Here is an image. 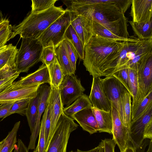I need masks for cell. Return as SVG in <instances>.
<instances>
[{"label": "cell", "instance_id": "1", "mask_svg": "<svg viewBox=\"0 0 152 152\" xmlns=\"http://www.w3.org/2000/svg\"><path fill=\"white\" fill-rule=\"evenodd\" d=\"M132 1L74 0L72 4L74 8L67 10L97 22L115 35L127 39L130 37L128 21L124 13Z\"/></svg>", "mask_w": 152, "mask_h": 152}, {"label": "cell", "instance_id": "2", "mask_svg": "<svg viewBox=\"0 0 152 152\" xmlns=\"http://www.w3.org/2000/svg\"><path fill=\"white\" fill-rule=\"evenodd\" d=\"M124 41L98 35L91 38L84 47L83 61L86 70L93 77L102 76L119 56Z\"/></svg>", "mask_w": 152, "mask_h": 152}, {"label": "cell", "instance_id": "3", "mask_svg": "<svg viewBox=\"0 0 152 152\" xmlns=\"http://www.w3.org/2000/svg\"><path fill=\"white\" fill-rule=\"evenodd\" d=\"M65 11L62 6H54L43 11L31 12L20 23L12 26V32L10 39L17 35L22 38L37 39Z\"/></svg>", "mask_w": 152, "mask_h": 152}, {"label": "cell", "instance_id": "4", "mask_svg": "<svg viewBox=\"0 0 152 152\" xmlns=\"http://www.w3.org/2000/svg\"><path fill=\"white\" fill-rule=\"evenodd\" d=\"M152 37L140 40L134 36L124 41L119 56L106 73L107 76L122 69L137 70L140 63L152 54Z\"/></svg>", "mask_w": 152, "mask_h": 152}, {"label": "cell", "instance_id": "5", "mask_svg": "<svg viewBox=\"0 0 152 152\" xmlns=\"http://www.w3.org/2000/svg\"><path fill=\"white\" fill-rule=\"evenodd\" d=\"M43 48L37 39L22 38L20 47L16 56L17 72L20 74L27 72L32 67L40 61Z\"/></svg>", "mask_w": 152, "mask_h": 152}, {"label": "cell", "instance_id": "6", "mask_svg": "<svg viewBox=\"0 0 152 152\" xmlns=\"http://www.w3.org/2000/svg\"><path fill=\"white\" fill-rule=\"evenodd\" d=\"M78 126L73 118L63 113L58 121L45 152H66L70 134Z\"/></svg>", "mask_w": 152, "mask_h": 152}, {"label": "cell", "instance_id": "7", "mask_svg": "<svg viewBox=\"0 0 152 152\" xmlns=\"http://www.w3.org/2000/svg\"><path fill=\"white\" fill-rule=\"evenodd\" d=\"M65 12L53 23L37 39L43 48L53 46L55 48L64 39L65 32L70 25L69 11Z\"/></svg>", "mask_w": 152, "mask_h": 152}, {"label": "cell", "instance_id": "8", "mask_svg": "<svg viewBox=\"0 0 152 152\" xmlns=\"http://www.w3.org/2000/svg\"><path fill=\"white\" fill-rule=\"evenodd\" d=\"M152 122V105L135 120L132 121L127 129V145L132 146L136 151L143 145L145 131L148 126Z\"/></svg>", "mask_w": 152, "mask_h": 152}, {"label": "cell", "instance_id": "9", "mask_svg": "<svg viewBox=\"0 0 152 152\" xmlns=\"http://www.w3.org/2000/svg\"><path fill=\"white\" fill-rule=\"evenodd\" d=\"M59 89L62 104L66 107L83 94L85 90L80 80L75 75H65Z\"/></svg>", "mask_w": 152, "mask_h": 152}, {"label": "cell", "instance_id": "10", "mask_svg": "<svg viewBox=\"0 0 152 152\" xmlns=\"http://www.w3.org/2000/svg\"><path fill=\"white\" fill-rule=\"evenodd\" d=\"M41 85L28 86H20L14 82L4 92L0 94V104L24 99H30L36 96Z\"/></svg>", "mask_w": 152, "mask_h": 152}, {"label": "cell", "instance_id": "11", "mask_svg": "<svg viewBox=\"0 0 152 152\" xmlns=\"http://www.w3.org/2000/svg\"><path fill=\"white\" fill-rule=\"evenodd\" d=\"M137 73L140 94L137 105L152 90V54L139 65Z\"/></svg>", "mask_w": 152, "mask_h": 152}, {"label": "cell", "instance_id": "12", "mask_svg": "<svg viewBox=\"0 0 152 152\" xmlns=\"http://www.w3.org/2000/svg\"><path fill=\"white\" fill-rule=\"evenodd\" d=\"M69 11L71 19L70 25L85 47L93 35V20L73 11Z\"/></svg>", "mask_w": 152, "mask_h": 152}, {"label": "cell", "instance_id": "13", "mask_svg": "<svg viewBox=\"0 0 152 152\" xmlns=\"http://www.w3.org/2000/svg\"><path fill=\"white\" fill-rule=\"evenodd\" d=\"M50 87V91L48 102L50 120L49 142L54 132L58 120L64 113V108L61 102L59 88Z\"/></svg>", "mask_w": 152, "mask_h": 152}, {"label": "cell", "instance_id": "14", "mask_svg": "<svg viewBox=\"0 0 152 152\" xmlns=\"http://www.w3.org/2000/svg\"><path fill=\"white\" fill-rule=\"evenodd\" d=\"M102 86L104 94L111 103V105L117 110L120 96L128 91L118 79L112 76L101 79Z\"/></svg>", "mask_w": 152, "mask_h": 152}, {"label": "cell", "instance_id": "15", "mask_svg": "<svg viewBox=\"0 0 152 152\" xmlns=\"http://www.w3.org/2000/svg\"><path fill=\"white\" fill-rule=\"evenodd\" d=\"M50 89V86L44 84L40 85L38 89V92L39 95L40 100L38 108L37 119L30 137V141L27 148L28 151L35 148L36 140L39 133L41 118L47 106Z\"/></svg>", "mask_w": 152, "mask_h": 152}, {"label": "cell", "instance_id": "16", "mask_svg": "<svg viewBox=\"0 0 152 152\" xmlns=\"http://www.w3.org/2000/svg\"><path fill=\"white\" fill-rule=\"evenodd\" d=\"M112 139L118 146L120 152L126 148L128 142L127 128L124 125L117 109L111 105Z\"/></svg>", "mask_w": 152, "mask_h": 152}, {"label": "cell", "instance_id": "17", "mask_svg": "<svg viewBox=\"0 0 152 152\" xmlns=\"http://www.w3.org/2000/svg\"><path fill=\"white\" fill-rule=\"evenodd\" d=\"M100 77H93L89 98L93 107L106 112L111 111L110 102L103 91Z\"/></svg>", "mask_w": 152, "mask_h": 152}, {"label": "cell", "instance_id": "18", "mask_svg": "<svg viewBox=\"0 0 152 152\" xmlns=\"http://www.w3.org/2000/svg\"><path fill=\"white\" fill-rule=\"evenodd\" d=\"M131 4L132 21L147 22L152 20V0H132Z\"/></svg>", "mask_w": 152, "mask_h": 152}, {"label": "cell", "instance_id": "19", "mask_svg": "<svg viewBox=\"0 0 152 152\" xmlns=\"http://www.w3.org/2000/svg\"><path fill=\"white\" fill-rule=\"evenodd\" d=\"M20 86H28L50 83V78L47 66L42 64L34 72L21 77L17 81Z\"/></svg>", "mask_w": 152, "mask_h": 152}, {"label": "cell", "instance_id": "20", "mask_svg": "<svg viewBox=\"0 0 152 152\" xmlns=\"http://www.w3.org/2000/svg\"><path fill=\"white\" fill-rule=\"evenodd\" d=\"M71 118L79 124L83 130L90 134L98 132L97 124L92 107L84 109L73 115Z\"/></svg>", "mask_w": 152, "mask_h": 152}, {"label": "cell", "instance_id": "21", "mask_svg": "<svg viewBox=\"0 0 152 152\" xmlns=\"http://www.w3.org/2000/svg\"><path fill=\"white\" fill-rule=\"evenodd\" d=\"M132 96L126 91L121 96L118 103L117 111L124 125L128 129L130 126L132 112Z\"/></svg>", "mask_w": 152, "mask_h": 152}, {"label": "cell", "instance_id": "22", "mask_svg": "<svg viewBox=\"0 0 152 152\" xmlns=\"http://www.w3.org/2000/svg\"><path fill=\"white\" fill-rule=\"evenodd\" d=\"M92 109L97 124L98 132L112 134V119L111 111L106 112L93 107Z\"/></svg>", "mask_w": 152, "mask_h": 152}, {"label": "cell", "instance_id": "23", "mask_svg": "<svg viewBox=\"0 0 152 152\" xmlns=\"http://www.w3.org/2000/svg\"><path fill=\"white\" fill-rule=\"evenodd\" d=\"M55 49L57 59L64 75H75V71L67 54L64 39Z\"/></svg>", "mask_w": 152, "mask_h": 152}, {"label": "cell", "instance_id": "24", "mask_svg": "<svg viewBox=\"0 0 152 152\" xmlns=\"http://www.w3.org/2000/svg\"><path fill=\"white\" fill-rule=\"evenodd\" d=\"M92 107L88 96L83 94L70 105L64 107L63 112L67 116L71 117L73 115L84 109Z\"/></svg>", "mask_w": 152, "mask_h": 152}, {"label": "cell", "instance_id": "25", "mask_svg": "<svg viewBox=\"0 0 152 152\" xmlns=\"http://www.w3.org/2000/svg\"><path fill=\"white\" fill-rule=\"evenodd\" d=\"M50 78V86L59 88L65 75L56 58L54 61L47 66Z\"/></svg>", "mask_w": 152, "mask_h": 152}, {"label": "cell", "instance_id": "26", "mask_svg": "<svg viewBox=\"0 0 152 152\" xmlns=\"http://www.w3.org/2000/svg\"><path fill=\"white\" fill-rule=\"evenodd\" d=\"M39 100V95L38 91L36 96L29 99L26 110V116L31 133L37 122Z\"/></svg>", "mask_w": 152, "mask_h": 152}, {"label": "cell", "instance_id": "27", "mask_svg": "<svg viewBox=\"0 0 152 152\" xmlns=\"http://www.w3.org/2000/svg\"><path fill=\"white\" fill-rule=\"evenodd\" d=\"M134 34L140 40L152 37V20L147 22H134L128 21Z\"/></svg>", "mask_w": 152, "mask_h": 152}, {"label": "cell", "instance_id": "28", "mask_svg": "<svg viewBox=\"0 0 152 152\" xmlns=\"http://www.w3.org/2000/svg\"><path fill=\"white\" fill-rule=\"evenodd\" d=\"M70 41L76 50L78 57L83 60L84 56V46L72 26L70 25L64 35V39Z\"/></svg>", "mask_w": 152, "mask_h": 152}, {"label": "cell", "instance_id": "29", "mask_svg": "<svg viewBox=\"0 0 152 152\" xmlns=\"http://www.w3.org/2000/svg\"><path fill=\"white\" fill-rule=\"evenodd\" d=\"M129 69V88L132 98V109L138 103L140 94L138 80L137 70Z\"/></svg>", "mask_w": 152, "mask_h": 152}, {"label": "cell", "instance_id": "30", "mask_svg": "<svg viewBox=\"0 0 152 152\" xmlns=\"http://www.w3.org/2000/svg\"><path fill=\"white\" fill-rule=\"evenodd\" d=\"M20 124V121L15 123L12 130L3 140V143L0 148V152H12L14 150L17 142V134Z\"/></svg>", "mask_w": 152, "mask_h": 152}, {"label": "cell", "instance_id": "31", "mask_svg": "<svg viewBox=\"0 0 152 152\" xmlns=\"http://www.w3.org/2000/svg\"><path fill=\"white\" fill-rule=\"evenodd\" d=\"M152 105V90L133 109H132L131 120L134 121Z\"/></svg>", "mask_w": 152, "mask_h": 152}, {"label": "cell", "instance_id": "32", "mask_svg": "<svg viewBox=\"0 0 152 152\" xmlns=\"http://www.w3.org/2000/svg\"><path fill=\"white\" fill-rule=\"evenodd\" d=\"M93 35H98L100 36L110 39H114L121 41L129 40L131 37L125 39L119 37L110 31L106 28L101 24L93 21Z\"/></svg>", "mask_w": 152, "mask_h": 152}, {"label": "cell", "instance_id": "33", "mask_svg": "<svg viewBox=\"0 0 152 152\" xmlns=\"http://www.w3.org/2000/svg\"><path fill=\"white\" fill-rule=\"evenodd\" d=\"M18 49L11 44L8 45L7 48L0 54V70L8 62L15 58Z\"/></svg>", "mask_w": 152, "mask_h": 152}, {"label": "cell", "instance_id": "34", "mask_svg": "<svg viewBox=\"0 0 152 152\" xmlns=\"http://www.w3.org/2000/svg\"><path fill=\"white\" fill-rule=\"evenodd\" d=\"M57 0H32L31 12H39L45 10L54 6Z\"/></svg>", "mask_w": 152, "mask_h": 152}, {"label": "cell", "instance_id": "35", "mask_svg": "<svg viewBox=\"0 0 152 152\" xmlns=\"http://www.w3.org/2000/svg\"><path fill=\"white\" fill-rule=\"evenodd\" d=\"M30 99H24L14 102L7 116L15 113H18L22 115H26V110Z\"/></svg>", "mask_w": 152, "mask_h": 152}, {"label": "cell", "instance_id": "36", "mask_svg": "<svg viewBox=\"0 0 152 152\" xmlns=\"http://www.w3.org/2000/svg\"><path fill=\"white\" fill-rule=\"evenodd\" d=\"M56 58L54 47L48 46L43 48L40 61L47 66L53 62Z\"/></svg>", "mask_w": 152, "mask_h": 152}, {"label": "cell", "instance_id": "37", "mask_svg": "<svg viewBox=\"0 0 152 152\" xmlns=\"http://www.w3.org/2000/svg\"><path fill=\"white\" fill-rule=\"evenodd\" d=\"M110 76H112L118 79L125 86L129 92L131 94L129 88V69L128 68H123L118 70L113 73Z\"/></svg>", "mask_w": 152, "mask_h": 152}, {"label": "cell", "instance_id": "38", "mask_svg": "<svg viewBox=\"0 0 152 152\" xmlns=\"http://www.w3.org/2000/svg\"><path fill=\"white\" fill-rule=\"evenodd\" d=\"M45 115L44 113L40 121L39 137L37 145L33 152H45Z\"/></svg>", "mask_w": 152, "mask_h": 152}, {"label": "cell", "instance_id": "39", "mask_svg": "<svg viewBox=\"0 0 152 152\" xmlns=\"http://www.w3.org/2000/svg\"><path fill=\"white\" fill-rule=\"evenodd\" d=\"M65 45L67 53L73 68L75 71L76 70L77 61L79 58L75 48L68 40L64 39Z\"/></svg>", "mask_w": 152, "mask_h": 152}, {"label": "cell", "instance_id": "40", "mask_svg": "<svg viewBox=\"0 0 152 152\" xmlns=\"http://www.w3.org/2000/svg\"><path fill=\"white\" fill-rule=\"evenodd\" d=\"M15 60V58L11 60L0 70V79L9 77L17 72Z\"/></svg>", "mask_w": 152, "mask_h": 152}, {"label": "cell", "instance_id": "41", "mask_svg": "<svg viewBox=\"0 0 152 152\" xmlns=\"http://www.w3.org/2000/svg\"><path fill=\"white\" fill-rule=\"evenodd\" d=\"M12 26L10 24L0 30V48L5 45L10 40L12 32Z\"/></svg>", "mask_w": 152, "mask_h": 152}, {"label": "cell", "instance_id": "42", "mask_svg": "<svg viewBox=\"0 0 152 152\" xmlns=\"http://www.w3.org/2000/svg\"><path fill=\"white\" fill-rule=\"evenodd\" d=\"M20 73L16 72L7 78L0 79V94L5 91L19 76Z\"/></svg>", "mask_w": 152, "mask_h": 152}, {"label": "cell", "instance_id": "43", "mask_svg": "<svg viewBox=\"0 0 152 152\" xmlns=\"http://www.w3.org/2000/svg\"><path fill=\"white\" fill-rule=\"evenodd\" d=\"M44 113L45 115V151L49 142V134L50 126V116L49 109L48 104Z\"/></svg>", "mask_w": 152, "mask_h": 152}, {"label": "cell", "instance_id": "44", "mask_svg": "<svg viewBox=\"0 0 152 152\" xmlns=\"http://www.w3.org/2000/svg\"><path fill=\"white\" fill-rule=\"evenodd\" d=\"M103 152H115L116 145L115 142L111 139L105 138L102 140Z\"/></svg>", "mask_w": 152, "mask_h": 152}, {"label": "cell", "instance_id": "45", "mask_svg": "<svg viewBox=\"0 0 152 152\" xmlns=\"http://www.w3.org/2000/svg\"><path fill=\"white\" fill-rule=\"evenodd\" d=\"M14 102H9L0 104V118L1 121L7 117L10 109Z\"/></svg>", "mask_w": 152, "mask_h": 152}, {"label": "cell", "instance_id": "46", "mask_svg": "<svg viewBox=\"0 0 152 152\" xmlns=\"http://www.w3.org/2000/svg\"><path fill=\"white\" fill-rule=\"evenodd\" d=\"M13 152H28L27 148L20 139H18Z\"/></svg>", "mask_w": 152, "mask_h": 152}, {"label": "cell", "instance_id": "47", "mask_svg": "<svg viewBox=\"0 0 152 152\" xmlns=\"http://www.w3.org/2000/svg\"><path fill=\"white\" fill-rule=\"evenodd\" d=\"M102 146V142H100L99 145L95 148L88 151H82L79 149H77L75 152H99Z\"/></svg>", "mask_w": 152, "mask_h": 152}, {"label": "cell", "instance_id": "48", "mask_svg": "<svg viewBox=\"0 0 152 152\" xmlns=\"http://www.w3.org/2000/svg\"><path fill=\"white\" fill-rule=\"evenodd\" d=\"M10 24V21L8 19H4L0 22V30L4 27Z\"/></svg>", "mask_w": 152, "mask_h": 152}, {"label": "cell", "instance_id": "49", "mask_svg": "<svg viewBox=\"0 0 152 152\" xmlns=\"http://www.w3.org/2000/svg\"><path fill=\"white\" fill-rule=\"evenodd\" d=\"M121 152H137L131 146L127 145L125 149Z\"/></svg>", "mask_w": 152, "mask_h": 152}, {"label": "cell", "instance_id": "50", "mask_svg": "<svg viewBox=\"0 0 152 152\" xmlns=\"http://www.w3.org/2000/svg\"><path fill=\"white\" fill-rule=\"evenodd\" d=\"M146 152H152V140L150 141L148 148Z\"/></svg>", "mask_w": 152, "mask_h": 152}, {"label": "cell", "instance_id": "51", "mask_svg": "<svg viewBox=\"0 0 152 152\" xmlns=\"http://www.w3.org/2000/svg\"><path fill=\"white\" fill-rule=\"evenodd\" d=\"M8 45H5L3 47L0 48V54L5 50L7 48Z\"/></svg>", "mask_w": 152, "mask_h": 152}, {"label": "cell", "instance_id": "52", "mask_svg": "<svg viewBox=\"0 0 152 152\" xmlns=\"http://www.w3.org/2000/svg\"><path fill=\"white\" fill-rule=\"evenodd\" d=\"M3 19L2 12L0 10V22Z\"/></svg>", "mask_w": 152, "mask_h": 152}, {"label": "cell", "instance_id": "53", "mask_svg": "<svg viewBox=\"0 0 152 152\" xmlns=\"http://www.w3.org/2000/svg\"><path fill=\"white\" fill-rule=\"evenodd\" d=\"M99 152H103L102 146Z\"/></svg>", "mask_w": 152, "mask_h": 152}, {"label": "cell", "instance_id": "54", "mask_svg": "<svg viewBox=\"0 0 152 152\" xmlns=\"http://www.w3.org/2000/svg\"><path fill=\"white\" fill-rule=\"evenodd\" d=\"M3 140L2 141L0 142V148L3 143Z\"/></svg>", "mask_w": 152, "mask_h": 152}, {"label": "cell", "instance_id": "55", "mask_svg": "<svg viewBox=\"0 0 152 152\" xmlns=\"http://www.w3.org/2000/svg\"><path fill=\"white\" fill-rule=\"evenodd\" d=\"M69 152H74V151H69Z\"/></svg>", "mask_w": 152, "mask_h": 152}]
</instances>
